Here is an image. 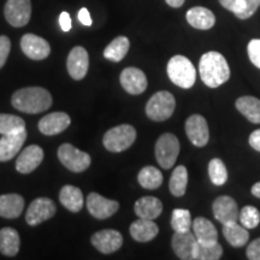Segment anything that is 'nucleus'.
Returning <instances> with one entry per match:
<instances>
[{
    "label": "nucleus",
    "instance_id": "42",
    "mask_svg": "<svg viewBox=\"0 0 260 260\" xmlns=\"http://www.w3.org/2000/svg\"><path fill=\"white\" fill-rule=\"evenodd\" d=\"M249 145H251V147L253 149H255V151L260 152V129H256L254 132L252 133L251 135H249Z\"/></svg>",
    "mask_w": 260,
    "mask_h": 260
},
{
    "label": "nucleus",
    "instance_id": "44",
    "mask_svg": "<svg viewBox=\"0 0 260 260\" xmlns=\"http://www.w3.org/2000/svg\"><path fill=\"white\" fill-rule=\"evenodd\" d=\"M79 21L83 25H87V27H90V25H92V18H90L89 11L86 8H82L79 11Z\"/></svg>",
    "mask_w": 260,
    "mask_h": 260
},
{
    "label": "nucleus",
    "instance_id": "15",
    "mask_svg": "<svg viewBox=\"0 0 260 260\" xmlns=\"http://www.w3.org/2000/svg\"><path fill=\"white\" fill-rule=\"evenodd\" d=\"M122 87L125 92H128L132 95H139L144 93L147 88V77L142 70L138 68H126L122 71L121 77Z\"/></svg>",
    "mask_w": 260,
    "mask_h": 260
},
{
    "label": "nucleus",
    "instance_id": "10",
    "mask_svg": "<svg viewBox=\"0 0 260 260\" xmlns=\"http://www.w3.org/2000/svg\"><path fill=\"white\" fill-rule=\"evenodd\" d=\"M186 134L189 141L197 147H204L210 140V130L206 119L200 115L188 117L186 121Z\"/></svg>",
    "mask_w": 260,
    "mask_h": 260
},
{
    "label": "nucleus",
    "instance_id": "8",
    "mask_svg": "<svg viewBox=\"0 0 260 260\" xmlns=\"http://www.w3.org/2000/svg\"><path fill=\"white\" fill-rule=\"evenodd\" d=\"M5 19L12 27L21 28L28 24L31 16L30 0H8L4 9Z\"/></svg>",
    "mask_w": 260,
    "mask_h": 260
},
{
    "label": "nucleus",
    "instance_id": "28",
    "mask_svg": "<svg viewBox=\"0 0 260 260\" xmlns=\"http://www.w3.org/2000/svg\"><path fill=\"white\" fill-rule=\"evenodd\" d=\"M223 235L226 241L236 248L245 246L249 240L248 229H246L241 224H237V222L224 224Z\"/></svg>",
    "mask_w": 260,
    "mask_h": 260
},
{
    "label": "nucleus",
    "instance_id": "27",
    "mask_svg": "<svg viewBox=\"0 0 260 260\" xmlns=\"http://www.w3.org/2000/svg\"><path fill=\"white\" fill-rule=\"evenodd\" d=\"M237 111L241 112L251 123H260V100L254 96H241L236 100Z\"/></svg>",
    "mask_w": 260,
    "mask_h": 260
},
{
    "label": "nucleus",
    "instance_id": "7",
    "mask_svg": "<svg viewBox=\"0 0 260 260\" xmlns=\"http://www.w3.org/2000/svg\"><path fill=\"white\" fill-rule=\"evenodd\" d=\"M58 158L65 168L74 172H82L89 168L92 158L70 144H63L58 148Z\"/></svg>",
    "mask_w": 260,
    "mask_h": 260
},
{
    "label": "nucleus",
    "instance_id": "30",
    "mask_svg": "<svg viewBox=\"0 0 260 260\" xmlns=\"http://www.w3.org/2000/svg\"><path fill=\"white\" fill-rule=\"evenodd\" d=\"M129 47V39L125 37H118L116 38L115 40L110 42L109 46L104 50V57H105L107 60L118 63V61H121L123 58L126 56Z\"/></svg>",
    "mask_w": 260,
    "mask_h": 260
},
{
    "label": "nucleus",
    "instance_id": "47",
    "mask_svg": "<svg viewBox=\"0 0 260 260\" xmlns=\"http://www.w3.org/2000/svg\"><path fill=\"white\" fill-rule=\"evenodd\" d=\"M251 191L255 198H259V199H260V182H256L254 186L252 187Z\"/></svg>",
    "mask_w": 260,
    "mask_h": 260
},
{
    "label": "nucleus",
    "instance_id": "14",
    "mask_svg": "<svg viewBox=\"0 0 260 260\" xmlns=\"http://www.w3.org/2000/svg\"><path fill=\"white\" fill-rule=\"evenodd\" d=\"M92 243L99 252L110 254L118 251L123 245L122 234L113 229L100 230L92 236Z\"/></svg>",
    "mask_w": 260,
    "mask_h": 260
},
{
    "label": "nucleus",
    "instance_id": "39",
    "mask_svg": "<svg viewBox=\"0 0 260 260\" xmlns=\"http://www.w3.org/2000/svg\"><path fill=\"white\" fill-rule=\"evenodd\" d=\"M247 51H248V57L252 63L260 69V39H253L249 41Z\"/></svg>",
    "mask_w": 260,
    "mask_h": 260
},
{
    "label": "nucleus",
    "instance_id": "37",
    "mask_svg": "<svg viewBox=\"0 0 260 260\" xmlns=\"http://www.w3.org/2000/svg\"><path fill=\"white\" fill-rule=\"evenodd\" d=\"M239 220L246 229H254L260 224V212L254 206H245L239 213Z\"/></svg>",
    "mask_w": 260,
    "mask_h": 260
},
{
    "label": "nucleus",
    "instance_id": "46",
    "mask_svg": "<svg viewBox=\"0 0 260 260\" xmlns=\"http://www.w3.org/2000/svg\"><path fill=\"white\" fill-rule=\"evenodd\" d=\"M165 2H167L168 5L171 6V8H181L186 0H165Z\"/></svg>",
    "mask_w": 260,
    "mask_h": 260
},
{
    "label": "nucleus",
    "instance_id": "35",
    "mask_svg": "<svg viewBox=\"0 0 260 260\" xmlns=\"http://www.w3.org/2000/svg\"><path fill=\"white\" fill-rule=\"evenodd\" d=\"M210 180L214 186H223L228 181V170L222 159L214 158L209 162Z\"/></svg>",
    "mask_w": 260,
    "mask_h": 260
},
{
    "label": "nucleus",
    "instance_id": "3",
    "mask_svg": "<svg viewBox=\"0 0 260 260\" xmlns=\"http://www.w3.org/2000/svg\"><path fill=\"white\" fill-rule=\"evenodd\" d=\"M168 76L174 84L183 89H189L197 80V70L191 61L184 56H174L168 63Z\"/></svg>",
    "mask_w": 260,
    "mask_h": 260
},
{
    "label": "nucleus",
    "instance_id": "21",
    "mask_svg": "<svg viewBox=\"0 0 260 260\" xmlns=\"http://www.w3.org/2000/svg\"><path fill=\"white\" fill-rule=\"evenodd\" d=\"M193 232L200 245H213L218 242V232L216 226L205 217H197L193 220Z\"/></svg>",
    "mask_w": 260,
    "mask_h": 260
},
{
    "label": "nucleus",
    "instance_id": "24",
    "mask_svg": "<svg viewBox=\"0 0 260 260\" xmlns=\"http://www.w3.org/2000/svg\"><path fill=\"white\" fill-rule=\"evenodd\" d=\"M134 211L140 218L154 220L162 212V204L158 198L144 197L140 198L136 201L134 205Z\"/></svg>",
    "mask_w": 260,
    "mask_h": 260
},
{
    "label": "nucleus",
    "instance_id": "6",
    "mask_svg": "<svg viewBox=\"0 0 260 260\" xmlns=\"http://www.w3.org/2000/svg\"><path fill=\"white\" fill-rule=\"evenodd\" d=\"M180 141L177 136L171 133H165L159 136L155 144V158L162 169L168 170L175 165L180 154Z\"/></svg>",
    "mask_w": 260,
    "mask_h": 260
},
{
    "label": "nucleus",
    "instance_id": "2",
    "mask_svg": "<svg viewBox=\"0 0 260 260\" xmlns=\"http://www.w3.org/2000/svg\"><path fill=\"white\" fill-rule=\"evenodd\" d=\"M12 106L25 113H40L52 106V96L41 87H27L16 90L11 98Z\"/></svg>",
    "mask_w": 260,
    "mask_h": 260
},
{
    "label": "nucleus",
    "instance_id": "1",
    "mask_svg": "<svg viewBox=\"0 0 260 260\" xmlns=\"http://www.w3.org/2000/svg\"><path fill=\"white\" fill-rule=\"evenodd\" d=\"M199 74L203 82L210 88H218L230 77L229 64L219 52H207L199 61Z\"/></svg>",
    "mask_w": 260,
    "mask_h": 260
},
{
    "label": "nucleus",
    "instance_id": "4",
    "mask_svg": "<svg viewBox=\"0 0 260 260\" xmlns=\"http://www.w3.org/2000/svg\"><path fill=\"white\" fill-rule=\"evenodd\" d=\"M176 107V100L170 92L160 90L151 96L146 105V115L154 122H162L170 118Z\"/></svg>",
    "mask_w": 260,
    "mask_h": 260
},
{
    "label": "nucleus",
    "instance_id": "12",
    "mask_svg": "<svg viewBox=\"0 0 260 260\" xmlns=\"http://www.w3.org/2000/svg\"><path fill=\"white\" fill-rule=\"evenodd\" d=\"M212 211L214 218L223 225L239 222V207L232 197L222 195V197L217 198L212 205Z\"/></svg>",
    "mask_w": 260,
    "mask_h": 260
},
{
    "label": "nucleus",
    "instance_id": "26",
    "mask_svg": "<svg viewBox=\"0 0 260 260\" xmlns=\"http://www.w3.org/2000/svg\"><path fill=\"white\" fill-rule=\"evenodd\" d=\"M59 201L64 207L74 213L80 212L84 204L83 194L80 188L70 186V184H67L60 189Z\"/></svg>",
    "mask_w": 260,
    "mask_h": 260
},
{
    "label": "nucleus",
    "instance_id": "19",
    "mask_svg": "<svg viewBox=\"0 0 260 260\" xmlns=\"http://www.w3.org/2000/svg\"><path fill=\"white\" fill-rule=\"evenodd\" d=\"M25 139H27L25 129L15 134L3 135V138L0 139V161H9L16 157L21 151Z\"/></svg>",
    "mask_w": 260,
    "mask_h": 260
},
{
    "label": "nucleus",
    "instance_id": "5",
    "mask_svg": "<svg viewBox=\"0 0 260 260\" xmlns=\"http://www.w3.org/2000/svg\"><path fill=\"white\" fill-rule=\"evenodd\" d=\"M136 140V130L129 124H121L110 129L104 135L103 144L110 152H122L128 149Z\"/></svg>",
    "mask_w": 260,
    "mask_h": 260
},
{
    "label": "nucleus",
    "instance_id": "41",
    "mask_svg": "<svg viewBox=\"0 0 260 260\" xmlns=\"http://www.w3.org/2000/svg\"><path fill=\"white\" fill-rule=\"evenodd\" d=\"M247 258L251 260H260V237L249 243L247 247Z\"/></svg>",
    "mask_w": 260,
    "mask_h": 260
},
{
    "label": "nucleus",
    "instance_id": "9",
    "mask_svg": "<svg viewBox=\"0 0 260 260\" xmlns=\"http://www.w3.org/2000/svg\"><path fill=\"white\" fill-rule=\"evenodd\" d=\"M56 204L48 198H39L34 200L28 207L25 220L30 226H35L41 224L45 220L52 218L56 214Z\"/></svg>",
    "mask_w": 260,
    "mask_h": 260
},
{
    "label": "nucleus",
    "instance_id": "33",
    "mask_svg": "<svg viewBox=\"0 0 260 260\" xmlns=\"http://www.w3.org/2000/svg\"><path fill=\"white\" fill-rule=\"evenodd\" d=\"M25 129V122L21 117L0 113V134L9 135Z\"/></svg>",
    "mask_w": 260,
    "mask_h": 260
},
{
    "label": "nucleus",
    "instance_id": "43",
    "mask_svg": "<svg viewBox=\"0 0 260 260\" xmlns=\"http://www.w3.org/2000/svg\"><path fill=\"white\" fill-rule=\"evenodd\" d=\"M59 24L63 31H69L71 29V18L68 12H61L59 16Z\"/></svg>",
    "mask_w": 260,
    "mask_h": 260
},
{
    "label": "nucleus",
    "instance_id": "16",
    "mask_svg": "<svg viewBox=\"0 0 260 260\" xmlns=\"http://www.w3.org/2000/svg\"><path fill=\"white\" fill-rule=\"evenodd\" d=\"M89 67V57L88 52L82 46L74 47L69 53L67 60V68L69 71L70 76L74 80L80 81L87 75Z\"/></svg>",
    "mask_w": 260,
    "mask_h": 260
},
{
    "label": "nucleus",
    "instance_id": "45",
    "mask_svg": "<svg viewBox=\"0 0 260 260\" xmlns=\"http://www.w3.org/2000/svg\"><path fill=\"white\" fill-rule=\"evenodd\" d=\"M219 3L224 9L229 10V11H232L234 14V11L237 8V4H239V0H219Z\"/></svg>",
    "mask_w": 260,
    "mask_h": 260
},
{
    "label": "nucleus",
    "instance_id": "40",
    "mask_svg": "<svg viewBox=\"0 0 260 260\" xmlns=\"http://www.w3.org/2000/svg\"><path fill=\"white\" fill-rule=\"evenodd\" d=\"M10 50H11V41L8 37L2 35L0 37V69L4 67L6 60H8Z\"/></svg>",
    "mask_w": 260,
    "mask_h": 260
},
{
    "label": "nucleus",
    "instance_id": "31",
    "mask_svg": "<svg viewBox=\"0 0 260 260\" xmlns=\"http://www.w3.org/2000/svg\"><path fill=\"white\" fill-rule=\"evenodd\" d=\"M188 186V171L187 168L183 165H178L175 168L172 172L170 182H169V188H170V193L174 197H183L186 194Z\"/></svg>",
    "mask_w": 260,
    "mask_h": 260
},
{
    "label": "nucleus",
    "instance_id": "17",
    "mask_svg": "<svg viewBox=\"0 0 260 260\" xmlns=\"http://www.w3.org/2000/svg\"><path fill=\"white\" fill-rule=\"evenodd\" d=\"M198 241L190 230L175 233L171 240V246L176 255L182 260H194Z\"/></svg>",
    "mask_w": 260,
    "mask_h": 260
},
{
    "label": "nucleus",
    "instance_id": "38",
    "mask_svg": "<svg viewBox=\"0 0 260 260\" xmlns=\"http://www.w3.org/2000/svg\"><path fill=\"white\" fill-rule=\"evenodd\" d=\"M260 6V0H239V4L234 15L240 19H247L252 17Z\"/></svg>",
    "mask_w": 260,
    "mask_h": 260
},
{
    "label": "nucleus",
    "instance_id": "32",
    "mask_svg": "<svg viewBox=\"0 0 260 260\" xmlns=\"http://www.w3.org/2000/svg\"><path fill=\"white\" fill-rule=\"evenodd\" d=\"M162 175L160 170L154 167H145L138 175V181L140 186L146 189H157L162 183Z\"/></svg>",
    "mask_w": 260,
    "mask_h": 260
},
{
    "label": "nucleus",
    "instance_id": "23",
    "mask_svg": "<svg viewBox=\"0 0 260 260\" xmlns=\"http://www.w3.org/2000/svg\"><path fill=\"white\" fill-rule=\"evenodd\" d=\"M130 235L138 242H148L158 235L159 228L152 219L140 218L130 225Z\"/></svg>",
    "mask_w": 260,
    "mask_h": 260
},
{
    "label": "nucleus",
    "instance_id": "22",
    "mask_svg": "<svg viewBox=\"0 0 260 260\" xmlns=\"http://www.w3.org/2000/svg\"><path fill=\"white\" fill-rule=\"evenodd\" d=\"M186 18L191 27L200 29V30L211 29L216 23V17H214L213 12L203 6H195V8L188 10Z\"/></svg>",
    "mask_w": 260,
    "mask_h": 260
},
{
    "label": "nucleus",
    "instance_id": "36",
    "mask_svg": "<svg viewBox=\"0 0 260 260\" xmlns=\"http://www.w3.org/2000/svg\"><path fill=\"white\" fill-rule=\"evenodd\" d=\"M223 255V248L218 242L213 245H200L195 249L194 260H218Z\"/></svg>",
    "mask_w": 260,
    "mask_h": 260
},
{
    "label": "nucleus",
    "instance_id": "13",
    "mask_svg": "<svg viewBox=\"0 0 260 260\" xmlns=\"http://www.w3.org/2000/svg\"><path fill=\"white\" fill-rule=\"evenodd\" d=\"M21 48L23 53L32 60H42L51 53L50 44L35 34H25L21 39Z\"/></svg>",
    "mask_w": 260,
    "mask_h": 260
},
{
    "label": "nucleus",
    "instance_id": "29",
    "mask_svg": "<svg viewBox=\"0 0 260 260\" xmlns=\"http://www.w3.org/2000/svg\"><path fill=\"white\" fill-rule=\"evenodd\" d=\"M19 235L14 228L0 230V252L4 255L14 256L19 251Z\"/></svg>",
    "mask_w": 260,
    "mask_h": 260
},
{
    "label": "nucleus",
    "instance_id": "20",
    "mask_svg": "<svg viewBox=\"0 0 260 260\" xmlns=\"http://www.w3.org/2000/svg\"><path fill=\"white\" fill-rule=\"evenodd\" d=\"M71 119L65 112H53L42 117L39 122V130L42 134L52 136L60 134L70 125Z\"/></svg>",
    "mask_w": 260,
    "mask_h": 260
},
{
    "label": "nucleus",
    "instance_id": "11",
    "mask_svg": "<svg viewBox=\"0 0 260 260\" xmlns=\"http://www.w3.org/2000/svg\"><path fill=\"white\" fill-rule=\"evenodd\" d=\"M87 209L95 218L106 219L118 211L119 204L115 200L106 199L98 193H90L87 197Z\"/></svg>",
    "mask_w": 260,
    "mask_h": 260
},
{
    "label": "nucleus",
    "instance_id": "25",
    "mask_svg": "<svg viewBox=\"0 0 260 260\" xmlns=\"http://www.w3.org/2000/svg\"><path fill=\"white\" fill-rule=\"evenodd\" d=\"M24 209V199L18 194L0 195V217L14 219L21 216Z\"/></svg>",
    "mask_w": 260,
    "mask_h": 260
},
{
    "label": "nucleus",
    "instance_id": "34",
    "mask_svg": "<svg viewBox=\"0 0 260 260\" xmlns=\"http://www.w3.org/2000/svg\"><path fill=\"white\" fill-rule=\"evenodd\" d=\"M191 214L189 210L184 209H175L172 211L171 217V226L175 233L188 232L191 228Z\"/></svg>",
    "mask_w": 260,
    "mask_h": 260
},
{
    "label": "nucleus",
    "instance_id": "18",
    "mask_svg": "<svg viewBox=\"0 0 260 260\" xmlns=\"http://www.w3.org/2000/svg\"><path fill=\"white\" fill-rule=\"evenodd\" d=\"M44 159V149L37 145H30L24 148L16 160V169L21 174H30L38 169Z\"/></svg>",
    "mask_w": 260,
    "mask_h": 260
}]
</instances>
